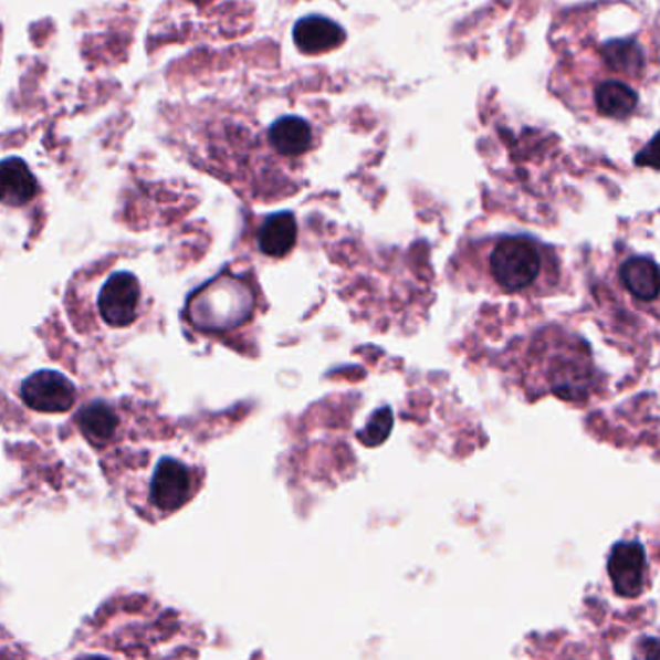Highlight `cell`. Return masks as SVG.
<instances>
[{"label":"cell","instance_id":"cell-1","mask_svg":"<svg viewBox=\"0 0 660 660\" xmlns=\"http://www.w3.org/2000/svg\"><path fill=\"white\" fill-rule=\"evenodd\" d=\"M471 255L486 289L504 296L547 297L561 292L562 261L554 248L525 234L493 235Z\"/></svg>","mask_w":660,"mask_h":660},{"label":"cell","instance_id":"cell-2","mask_svg":"<svg viewBox=\"0 0 660 660\" xmlns=\"http://www.w3.org/2000/svg\"><path fill=\"white\" fill-rule=\"evenodd\" d=\"M525 388L535 396L554 395L566 402H589L600 388V373L587 342L564 328L548 327L525 349Z\"/></svg>","mask_w":660,"mask_h":660},{"label":"cell","instance_id":"cell-3","mask_svg":"<svg viewBox=\"0 0 660 660\" xmlns=\"http://www.w3.org/2000/svg\"><path fill=\"white\" fill-rule=\"evenodd\" d=\"M255 297L250 284L232 274H220L196 290L186 305V317L206 333H227L250 323Z\"/></svg>","mask_w":660,"mask_h":660},{"label":"cell","instance_id":"cell-4","mask_svg":"<svg viewBox=\"0 0 660 660\" xmlns=\"http://www.w3.org/2000/svg\"><path fill=\"white\" fill-rule=\"evenodd\" d=\"M198 471L176 458H160L149 481V502L163 516L182 509L198 493Z\"/></svg>","mask_w":660,"mask_h":660},{"label":"cell","instance_id":"cell-5","mask_svg":"<svg viewBox=\"0 0 660 660\" xmlns=\"http://www.w3.org/2000/svg\"><path fill=\"white\" fill-rule=\"evenodd\" d=\"M142 302V286L132 273H114L99 292V313L107 325L129 327L137 319Z\"/></svg>","mask_w":660,"mask_h":660},{"label":"cell","instance_id":"cell-6","mask_svg":"<svg viewBox=\"0 0 660 660\" xmlns=\"http://www.w3.org/2000/svg\"><path fill=\"white\" fill-rule=\"evenodd\" d=\"M20 396L31 410L61 413L76 402V387L61 373L38 371L23 380Z\"/></svg>","mask_w":660,"mask_h":660},{"label":"cell","instance_id":"cell-7","mask_svg":"<svg viewBox=\"0 0 660 660\" xmlns=\"http://www.w3.org/2000/svg\"><path fill=\"white\" fill-rule=\"evenodd\" d=\"M646 548L638 541L616 543L608 556V576L616 595L636 599L646 589Z\"/></svg>","mask_w":660,"mask_h":660},{"label":"cell","instance_id":"cell-8","mask_svg":"<svg viewBox=\"0 0 660 660\" xmlns=\"http://www.w3.org/2000/svg\"><path fill=\"white\" fill-rule=\"evenodd\" d=\"M269 151L284 160H296L315 149L317 132L302 114H282L266 128Z\"/></svg>","mask_w":660,"mask_h":660},{"label":"cell","instance_id":"cell-9","mask_svg":"<svg viewBox=\"0 0 660 660\" xmlns=\"http://www.w3.org/2000/svg\"><path fill=\"white\" fill-rule=\"evenodd\" d=\"M346 33L338 23L321 15H310L296 23L294 41L304 54H321L341 46Z\"/></svg>","mask_w":660,"mask_h":660},{"label":"cell","instance_id":"cell-10","mask_svg":"<svg viewBox=\"0 0 660 660\" xmlns=\"http://www.w3.org/2000/svg\"><path fill=\"white\" fill-rule=\"evenodd\" d=\"M39 186L22 159L0 160V203L22 207L38 196Z\"/></svg>","mask_w":660,"mask_h":660},{"label":"cell","instance_id":"cell-11","mask_svg":"<svg viewBox=\"0 0 660 660\" xmlns=\"http://www.w3.org/2000/svg\"><path fill=\"white\" fill-rule=\"evenodd\" d=\"M259 250L269 258L281 259L294 250L297 242V222L292 213L271 214L258 232Z\"/></svg>","mask_w":660,"mask_h":660},{"label":"cell","instance_id":"cell-12","mask_svg":"<svg viewBox=\"0 0 660 660\" xmlns=\"http://www.w3.org/2000/svg\"><path fill=\"white\" fill-rule=\"evenodd\" d=\"M620 282L631 296L654 300L660 296V266L651 258H630L620 266Z\"/></svg>","mask_w":660,"mask_h":660},{"label":"cell","instance_id":"cell-13","mask_svg":"<svg viewBox=\"0 0 660 660\" xmlns=\"http://www.w3.org/2000/svg\"><path fill=\"white\" fill-rule=\"evenodd\" d=\"M118 423L121 419L116 416V411L105 402L87 404L77 416L80 431L95 447H107L118 431Z\"/></svg>","mask_w":660,"mask_h":660},{"label":"cell","instance_id":"cell-14","mask_svg":"<svg viewBox=\"0 0 660 660\" xmlns=\"http://www.w3.org/2000/svg\"><path fill=\"white\" fill-rule=\"evenodd\" d=\"M638 93L622 82H605L595 90V105L603 116L626 121L638 107Z\"/></svg>","mask_w":660,"mask_h":660},{"label":"cell","instance_id":"cell-15","mask_svg":"<svg viewBox=\"0 0 660 660\" xmlns=\"http://www.w3.org/2000/svg\"><path fill=\"white\" fill-rule=\"evenodd\" d=\"M600 54L610 69L624 74H636L643 66V51L633 39H610Z\"/></svg>","mask_w":660,"mask_h":660},{"label":"cell","instance_id":"cell-16","mask_svg":"<svg viewBox=\"0 0 660 660\" xmlns=\"http://www.w3.org/2000/svg\"><path fill=\"white\" fill-rule=\"evenodd\" d=\"M390 427H392V413L388 410H380L379 413H375L371 419V423L367 426L364 433L365 444H377L383 439H387L390 433Z\"/></svg>","mask_w":660,"mask_h":660},{"label":"cell","instance_id":"cell-17","mask_svg":"<svg viewBox=\"0 0 660 660\" xmlns=\"http://www.w3.org/2000/svg\"><path fill=\"white\" fill-rule=\"evenodd\" d=\"M636 165L660 170V132L636 155Z\"/></svg>","mask_w":660,"mask_h":660},{"label":"cell","instance_id":"cell-18","mask_svg":"<svg viewBox=\"0 0 660 660\" xmlns=\"http://www.w3.org/2000/svg\"><path fill=\"white\" fill-rule=\"evenodd\" d=\"M633 660H660V638L639 639Z\"/></svg>","mask_w":660,"mask_h":660}]
</instances>
